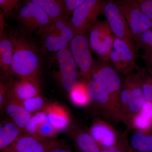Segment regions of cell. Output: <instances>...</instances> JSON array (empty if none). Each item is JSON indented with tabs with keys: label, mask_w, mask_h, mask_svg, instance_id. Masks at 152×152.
<instances>
[{
	"label": "cell",
	"mask_w": 152,
	"mask_h": 152,
	"mask_svg": "<svg viewBox=\"0 0 152 152\" xmlns=\"http://www.w3.org/2000/svg\"><path fill=\"white\" fill-rule=\"evenodd\" d=\"M38 6L53 20L65 16L64 0H23Z\"/></svg>",
	"instance_id": "7402d4cb"
},
{
	"label": "cell",
	"mask_w": 152,
	"mask_h": 152,
	"mask_svg": "<svg viewBox=\"0 0 152 152\" xmlns=\"http://www.w3.org/2000/svg\"><path fill=\"white\" fill-rule=\"evenodd\" d=\"M89 133L102 149L114 145L122 135L110 124L101 119L94 121Z\"/></svg>",
	"instance_id": "5bb4252c"
},
{
	"label": "cell",
	"mask_w": 152,
	"mask_h": 152,
	"mask_svg": "<svg viewBox=\"0 0 152 152\" xmlns=\"http://www.w3.org/2000/svg\"><path fill=\"white\" fill-rule=\"evenodd\" d=\"M39 83L27 79L17 78L12 80L8 93L20 101L39 95Z\"/></svg>",
	"instance_id": "ac0fdd59"
},
{
	"label": "cell",
	"mask_w": 152,
	"mask_h": 152,
	"mask_svg": "<svg viewBox=\"0 0 152 152\" xmlns=\"http://www.w3.org/2000/svg\"><path fill=\"white\" fill-rule=\"evenodd\" d=\"M43 111L47 115L48 121L58 132L62 131L69 125V116L61 106L57 104L45 106Z\"/></svg>",
	"instance_id": "d6986e66"
},
{
	"label": "cell",
	"mask_w": 152,
	"mask_h": 152,
	"mask_svg": "<svg viewBox=\"0 0 152 152\" xmlns=\"http://www.w3.org/2000/svg\"><path fill=\"white\" fill-rule=\"evenodd\" d=\"M136 70L140 76L145 100L152 103V69L137 66Z\"/></svg>",
	"instance_id": "484cf974"
},
{
	"label": "cell",
	"mask_w": 152,
	"mask_h": 152,
	"mask_svg": "<svg viewBox=\"0 0 152 152\" xmlns=\"http://www.w3.org/2000/svg\"><path fill=\"white\" fill-rule=\"evenodd\" d=\"M20 102L25 108L31 114L37 113L45 107L44 99L39 95Z\"/></svg>",
	"instance_id": "f1b7e54d"
},
{
	"label": "cell",
	"mask_w": 152,
	"mask_h": 152,
	"mask_svg": "<svg viewBox=\"0 0 152 152\" xmlns=\"http://www.w3.org/2000/svg\"><path fill=\"white\" fill-rule=\"evenodd\" d=\"M35 33L39 37V45L44 55L68 48L75 35L70 18L66 16L53 20Z\"/></svg>",
	"instance_id": "7a4b0ae2"
},
{
	"label": "cell",
	"mask_w": 152,
	"mask_h": 152,
	"mask_svg": "<svg viewBox=\"0 0 152 152\" xmlns=\"http://www.w3.org/2000/svg\"><path fill=\"white\" fill-rule=\"evenodd\" d=\"M136 53L139 49L144 51L152 50V28L147 30L140 36L135 42Z\"/></svg>",
	"instance_id": "83f0119b"
},
{
	"label": "cell",
	"mask_w": 152,
	"mask_h": 152,
	"mask_svg": "<svg viewBox=\"0 0 152 152\" xmlns=\"http://www.w3.org/2000/svg\"><path fill=\"white\" fill-rule=\"evenodd\" d=\"M104 0H85L72 13L70 22L75 34L88 33L103 15Z\"/></svg>",
	"instance_id": "9c48e42d"
},
{
	"label": "cell",
	"mask_w": 152,
	"mask_h": 152,
	"mask_svg": "<svg viewBox=\"0 0 152 152\" xmlns=\"http://www.w3.org/2000/svg\"><path fill=\"white\" fill-rule=\"evenodd\" d=\"M130 146L127 137V132L122 134L119 140L112 146L102 149L100 152H129Z\"/></svg>",
	"instance_id": "f546056e"
},
{
	"label": "cell",
	"mask_w": 152,
	"mask_h": 152,
	"mask_svg": "<svg viewBox=\"0 0 152 152\" xmlns=\"http://www.w3.org/2000/svg\"><path fill=\"white\" fill-rule=\"evenodd\" d=\"M10 120L23 131L32 115L25 108L21 102L7 92L4 107Z\"/></svg>",
	"instance_id": "2e32d148"
},
{
	"label": "cell",
	"mask_w": 152,
	"mask_h": 152,
	"mask_svg": "<svg viewBox=\"0 0 152 152\" xmlns=\"http://www.w3.org/2000/svg\"><path fill=\"white\" fill-rule=\"evenodd\" d=\"M47 121L46 114L43 111L37 112L31 117L24 129L23 132L36 135L38 128Z\"/></svg>",
	"instance_id": "4316f807"
},
{
	"label": "cell",
	"mask_w": 152,
	"mask_h": 152,
	"mask_svg": "<svg viewBox=\"0 0 152 152\" xmlns=\"http://www.w3.org/2000/svg\"><path fill=\"white\" fill-rule=\"evenodd\" d=\"M23 131L10 120L5 121L0 124V149L2 151L14 142Z\"/></svg>",
	"instance_id": "603a6c76"
},
{
	"label": "cell",
	"mask_w": 152,
	"mask_h": 152,
	"mask_svg": "<svg viewBox=\"0 0 152 152\" xmlns=\"http://www.w3.org/2000/svg\"><path fill=\"white\" fill-rule=\"evenodd\" d=\"M103 15L115 37L126 42L136 54L135 42L129 26L115 0H104Z\"/></svg>",
	"instance_id": "30bf717a"
},
{
	"label": "cell",
	"mask_w": 152,
	"mask_h": 152,
	"mask_svg": "<svg viewBox=\"0 0 152 152\" xmlns=\"http://www.w3.org/2000/svg\"><path fill=\"white\" fill-rule=\"evenodd\" d=\"M48 140L37 135L25 133L2 152H46Z\"/></svg>",
	"instance_id": "9a60e30c"
},
{
	"label": "cell",
	"mask_w": 152,
	"mask_h": 152,
	"mask_svg": "<svg viewBox=\"0 0 152 152\" xmlns=\"http://www.w3.org/2000/svg\"><path fill=\"white\" fill-rule=\"evenodd\" d=\"M69 93L70 99L76 106L83 107L91 103L86 84L84 81H78Z\"/></svg>",
	"instance_id": "d4e9b609"
},
{
	"label": "cell",
	"mask_w": 152,
	"mask_h": 152,
	"mask_svg": "<svg viewBox=\"0 0 152 152\" xmlns=\"http://www.w3.org/2000/svg\"><path fill=\"white\" fill-rule=\"evenodd\" d=\"M85 0H64L65 13L66 16L70 18L74 10L84 1Z\"/></svg>",
	"instance_id": "e575fe53"
},
{
	"label": "cell",
	"mask_w": 152,
	"mask_h": 152,
	"mask_svg": "<svg viewBox=\"0 0 152 152\" xmlns=\"http://www.w3.org/2000/svg\"><path fill=\"white\" fill-rule=\"evenodd\" d=\"M72 137L80 152H100L102 150L89 132L75 130L72 133Z\"/></svg>",
	"instance_id": "44dd1931"
},
{
	"label": "cell",
	"mask_w": 152,
	"mask_h": 152,
	"mask_svg": "<svg viewBox=\"0 0 152 152\" xmlns=\"http://www.w3.org/2000/svg\"><path fill=\"white\" fill-rule=\"evenodd\" d=\"M46 152H74L59 142L48 140Z\"/></svg>",
	"instance_id": "836d02e7"
},
{
	"label": "cell",
	"mask_w": 152,
	"mask_h": 152,
	"mask_svg": "<svg viewBox=\"0 0 152 152\" xmlns=\"http://www.w3.org/2000/svg\"><path fill=\"white\" fill-rule=\"evenodd\" d=\"M129 152H138L136 151H134V150L132 149L130 147L129 150Z\"/></svg>",
	"instance_id": "8d00e7d4"
},
{
	"label": "cell",
	"mask_w": 152,
	"mask_h": 152,
	"mask_svg": "<svg viewBox=\"0 0 152 152\" xmlns=\"http://www.w3.org/2000/svg\"><path fill=\"white\" fill-rule=\"evenodd\" d=\"M144 52L141 58L145 63L146 67L152 69V50Z\"/></svg>",
	"instance_id": "d590c367"
},
{
	"label": "cell",
	"mask_w": 152,
	"mask_h": 152,
	"mask_svg": "<svg viewBox=\"0 0 152 152\" xmlns=\"http://www.w3.org/2000/svg\"><path fill=\"white\" fill-rule=\"evenodd\" d=\"M127 22L135 42L140 36L152 28V21L132 0H115Z\"/></svg>",
	"instance_id": "7c38bea8"
},
{
	"label": "cell",
	"mask_w": 152,
	"mask_h": 152,
	"mask_svg": "<svg viewBox=\"0 0 152 152\" xmlns=\"http://www.w3.org/2000/svg\"><path fill=\"white\" fill-rule=\"evenodd\" d=\"M84 81L86 84L91 103L96 108L104 118L113 122H122L121 110L108 93L91 78Z\"/></svg>",
	"instance_id": "ba28073f"
},
{
	"label": "cell",
	"mask_w": 152,
	"mask_h": 152,
	"mask_svg": "<svg viewBox=\"0 0 152 152\" xmlns=\"http://www.w3.org/2000/svg\"><path fill=\"white\" fill-rule=\"evenodd\" d=\"M152 128V103L145 101L140 110L133 118L128 129L145 132Z\"/></svg>",
	"instance_id": "ffe728a7"
},
{
	"label": "cell",
	"mask_w": 152,
	"mask_h": 152,
	"mask_svg": "<svg viewBox=\"0 0 152 152\" xmlns=\"http://www.w3.org/2000/svg\"><path fill=\"white\" fill-rule=\"evenodd\" d=\"M69 50L77 67L80 80L89 78L95 66L88 33L76 34L69 44Z\"/></svg>",
	"instance_id": "8992f818"
},
{
	"label": "cell",
	"mask_w": 152,
	"mask_h": 152,
	"mask_svg": "<svg viewBox=\"0 0 152 152\" xmlns=\"http://www.w3.org/2000/svg\"><path fill=\"white\" fill-rule=\"evenodd\" d=\"M145 101L140 76L136 70L125 77L120 94L122 122L126 126L127 129L133 118L140 110Z\"/></svg>",
	"instance_id": "3957f363"
},
{
	"label": "cell",
	"mask_w": 152,
	"mask_h": 152,
	"mask_svg": "<svg viewBox=\"0 0 152 152\" xmlns=\"http://www.w3.org/2000/svg\"><path fill=\"white\" fill-rule=\"evenodd\" d=\"M13 47L11 65L12 76L39 83L43 54L32 36L17 28L8 29Z\"/></svg>",
	"instance_id": "6da1fadb"
},
{
	"label": "cell",
	"mask_w": 152,
	"mask_h": 152,
	"mask_svg": "<svg viewBox=\"0 0 152 152\" xmlns=\"http://www.w3.org/2000/svg\"><path fill=\"white\" fill-rule=\"evenodd\" d=\"M48 67L53 77L69 93L78 82V70L69 48L47 55Z\"/></svg>",
	"instance_id": "277c9868"
},
{
	"label": "cell",
	"mask_w": 152,
	"mask_h": 152,
	"mask_svg": "<svg viewBox=\"0 0 152 152\" xmlns=\"http://www.w3.org/2000/svg\"><path fill=\"white\" fill-rule=\"evenodd\" d=\"M23 0H0L1 10L5 16L12 15L15 10L22 4Z\"/></svg>",
	"instance_id": "4dcf8cb0"
},
{
	"label": "cell",
	"mask_w": 152,
	"mask_h": 152,
	"mask_svg": "<svg viewBox=\"0 0 152 152\" xmlns=\"http://www.w3.org/2000/svg\"><path fill=\"white\" fill-rule=\"evenodd\" d=\"M13 52V47L8 30H6V28L0 30V69L1 78L3 80L12 77L11 65Z\"/></svg>",
	"instance_id": "e0dca14e"
},
{
	"label": "cell",
	"mask_w": 152,
	"mask_h": 152,
	"mask_svg": "<svg viewBox=\"0 0 152 152\" xmlns=\"http://www.w3.org/2000/svg\"><path fill=\"white\" fill-rule=\"evenodd\" d=\"M12 15L16 21L18 28L31 36L53 20L38 6L30 1H22Z\"/></svg>",
	"instance_id": "5b68a950"
},
{
	"label": "cell",
	"mask_w": 152,
	"mask_h": 152,
	"mask_svg": "<svg viewBox=\"0 0 152 152\" xmlns=\"http://www.w3.org/2000/svg\"><path fill=\"white\" fill-rule=\"evenodd\" d=\"M131 148L138 152H152V129L136 131L129 141Z\"/></svg>",
	"instance_id": "cb8c5ba5"
},
{
	"label": "cell",
	"mask_w": 152,
	"mask_h": 152,
	"mask_svg": "<svg viewBox=\"0 0 152 152\" xmlns=\"http://www.w3.org/2000/svg\"><path fill=\"white\" fill-rule=\"evenodd\" d=\"M135 55L126 42L115 37L109 61L118 73L126 77L137 69Z\"/></svg>",
	"instance_id": "4fadbf2b"
},
{
	"label": "cell",
	"mask_w": 152,
	"mask_h": 152,
	"mask_svg": "<svg viewBox=\"0 0 152 152\" xmlns=\"http://www.w3.org/2000/svg\"><path fill=\"white\" fill-rule=\"evenodd\" d=\"M58 132L47 121L38 128L36 135L41 137L56 138L58 136Z\"/></svg>",
	"instance_id": "1f68e13d"
},
{
	"label": "cell",
	"mask_w": 152,
	"mask_h": 152,
	"mask_svg": "<svg viewBox=\"0 0 152 152\" xmlns=\"http://www.w3.org/2000/svg\"><path fill=\"white\" fill-rule=\"evenodd\" d=\"M91 48L99 60L109 61L115 37L107 21L98 20L88 31Z\"/></svg>",
	"instance_id": "8fae6325"
},
{
	"label": "cell",
	"mask_w": 152,
	"mask_h": 152,
	"mask_svg": "<svg viewBox=\"0 0 152 152\" xmlns=\"http://www.w3.org/2000/svg\"><path fill=\"white\" fill-rule=\"evenodd\" d=\"M120 75L110 61L100 60L95 63L94 68L89 78L105 90L121 110L120 97L123 80Z\"/></svg>",
	"instance_id": "52a82bcc"
},
{
	"label": "cell",
	"mask_w": 152,
	"mask_h": 152,
	"mask_svg": "<svg viewBox=\"0 0 152 152\" xmlns=\"http://www.w3.org/2000/svg\"><path fill=\"white\" fill-rule=\"evenodd\" d=\"M152 21V0H132Z\"/></svg>",
	"instance_id": "d6a6232c"
}]
</instances>
